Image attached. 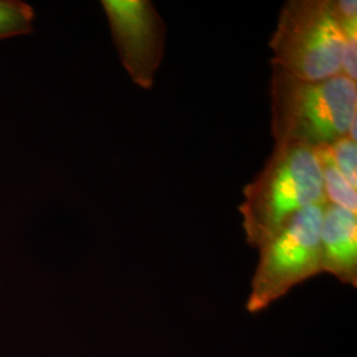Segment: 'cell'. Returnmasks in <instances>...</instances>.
Masks as SVG:
<instances>
[{
	"mask_svg": "<svg viewBox=\"0 0 357 357\" xmlns=\"http://www.w3.org/2000/svg\"><path fill=\"white\" fill-rule=\"evenodd\" d=\"M35 8L23 0H0V40L26 36L33 32Z\"/></svg>",
	"mask_w": 357,
	"mask_h": 357,
	"instance_id": "cell-9",
	"label": "cell"
},
{
	"mask_svg": "<svg viewBox=\"0 0 357 357\" xmlns=\"http://www.w3.org/2000/svg\"><path fill=\"white\" fill-rule=\"evenodd\" d=\"M270 101L275 143L317 149L344 137L356 142V81L344 75L305 81L271 65Z\"/></svg>",
	"mask_w": 357,
	"mask_h": 357,
	"instance_id": "cell-1",
	"label": "cell"
},
{
	"mask_svg": "<svg viewBox=\"0 0 357 357\" xmlns=\"http://www.w3.org/2000/svg\"><path fill=\"white\" fill-rule=\"evenodd\" d=\"M121 63L131 81L153 89L162 64L166 24L150 0H102Z\"/></svg>",
	"mask_w": 357,
	"mask_h": 357,
	"instance_id": "cell-5",
	"label": "cell"
},
{
	"mask_svg": "<svg viewBox=\"0 0 357 357\" xmlns=\"http://www.w3.org/2000/svg\"><path fill=\"white\" fill-rule=\"evenodd\" d=\"M332 158L339 171L343 174L352 188L357 190V146L356 142L344 137L330 146Z\"/></svg>",
	"mask_w": 357,
	"mask_h": 357,
	"instance_id": "cell-10",
	"label": "cell"
},
{
	"mask_svg": "<svg viewBox=\"0 0 357 357\" xmlns=\"http://www.w3.org/2000/svg\"><path fill=\"white\" fill-rule=\"evenodd\" d=\"M275 65L305 81L343 75L344 38L332 0H289L268 43Z\"/></svg>",
	"mask_w": 357,
	"mask_h": 357,
	"instance_id": "cell-3",
	"label": "cell"
},
{
	"mask_svg": "<svg viewBox=\"0 0 357 357\" xmlns=\"http://www.w3.org/2000/svg\"><path fill=\"white\" fill-rule=\"evenodd\" d=\"M327 203L314 149L275 143L266 165L243 188L240 213L246 241L258 249L299 211Z\"/></svg>",
	"mask_w": 357,
	"mask_h": 357,
	"instance_id": "cell-2",
	"label": "cell"
},
{
	"mask_svg": "<svg viewBox=\"0 0 357 357\" xmlns=\"http://www.w3.org/2000/svg\"><path fill=\"white\" fill-rule=\"evenodd\" d=\"M321 271L357 284V213L327 203L320 227Z\"/></svg>",
	"mask_w": 357,
	"mask_h": 357,
	"instance_id": "cell-6",
	"label": "cell"
},
{
	"mask_svg": "<svg viewBox=\"0 0 357 357\" xmlns=\"http://www.w3.org/2000/svg\"><path fill=\"white\" fill-rule=\"evenodd\" d=\"M335 13L340 22L343 45V75L356 81L357 78V3L356 0H332Z\"/></svg>",
	"mask_w": 357,
	"mask_h": 357,
	"instance_id": "cell-8",
	"label": "cell"
},
{
	"mask_svg": "<svg viewBox=\"0 0 357 357\" xmlns=\"http://www.w3.org/2000/svg\"><path fill=\"white\" fill-rule=\"evenodd\" d=\"M314 151L317 153L321 169L323 187L327 202L357 213L356 190L351 187V184L335 165L330 146H320L314 149Z\"/></svg>",
	"mask_w": 357,
	"mask_h": 357,
	"instance_id": "cell-7",
	"label": "cell"
},
{
	"mask_svg": "<svg viewBox=\"0 0 357 357\" xmlns=\"http://www.w3.org/2000/svg\"><path fill=\"white\" fill-rule=\"evenodd\" d=\"M324 205L299 211L258 248L259 259L246 303L249 312L268 308L295 286L323 273L320 227Z\"/></svg>",
	"mask_w": 357,
	"mask_h": 357,
	"instance_id": "cell-4",
	"label": "cell"
}]
</instances>
